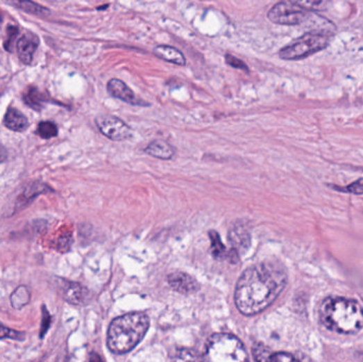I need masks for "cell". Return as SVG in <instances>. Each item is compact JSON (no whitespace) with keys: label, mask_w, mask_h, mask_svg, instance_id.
I'll return each mask as SVG.
<instances>
[{"label":"cell","mask_w":363,"mask_h":362,"mask_svg":"<svg viewBox=\"0 0 363 362\" xmlns=\"http://www.w3.org/2000/svg\"><path fill=\"white\" fill-rule=\"evenodd\" d=\"M286 283V272L278 263L253 265L242 273L236 286V306L244 315H258L278 299Z\"/></svg>","instance_id":"obj_1"},{"label":"cell","mask_w":363,"mask_h":362,"mask_svg":"<svg viewBox=\"0 0 363 362\" xmlns=\"http://www.w3.org/2000/svg\"><path fill=\"white\" fill-rule=\"evenodd\" d=\"M172 362H248L242 342L230 334H216L206 342L203 353L180 349Z\"/></svg>","instance_id":"obj_2"},{"label":"cell","mask_w":363,"mask_h":362,"mask_svg":"<svg viewBox=\"0 0 363 362\" xmlns=\"http://www.w3.org/2000/svg\"><path fill=\"white\" fill-rule=\"evenodd\" d=\"M320 319L334 333L355 335L363 329V308L354 299L328 297L321 306Z\"/></svg>","instance_id":"obj_3"},{"label":"cell","mask_w":363,"mask_h":362,"mask_svg":"<svg viewBox=\"0 0 363 362\" xmlns=\"http://www.w3.org/2000/svg\"><path fill=\"white\" fill-rule=\"evenodd\" d=\"M149 325V318L144 313H128L117 318L108 327V349L116 354L128 353L142 341Z\"/></svg>","instance_id":"obj_4"},{"label":"cell","mask_w":363,"mask_h":362,"mask_svg":"<svg viewBox=\"0 0 363 362\" xmlns=\"http://www.w3.org/2000/svg\"><path fill=\"white\" fill-rule=\"evenodd\" d=\"M332 34L312 31L303 34L296 41L282 48L278 56L285 61H298L322 51L330 45Z\"/></svg>","instance_id":"obj_5"},{"label":"cell","mask_w":363,"mask_h":362,"mask_svg":"<svg viewBox=\"0 0 363 362\" xmlns=\"http://www.w3.org/2000/svg\"><path fill=\"white\" fill-rule=\"evenodd\" d=\"M310 17V12L305 10L298 1H280L276 3L268 12L269 21L276 25H302Z\"/></svg>","instance_id":"obj_6"},{"label":"cell","mask_w":363,"mask_h":362,"mask_svg":"<svg viewBox=\"0 0 363 362\" xmlns=\"http://www.w3.org/2000/svg\"><path fill=\"white\" fill-rule=\"evenodd\" d=\"M100 132L113 142H124L132 138V129L124 120L113 115H101L96 118Z\"/></svg>","instance_id":"obj_7"},{"label":"cell","mask_w":363,"mask_h":362,"mask_svg":"<svg viewBox=\"0 0 363 362\" xmlns=\"http://www.w3.org/2000/svg\"><path fill=\"white\" fill-rule=\"evenodd\" d=\"M106 90H108V94H111L112 97L117 98V99L122 100V101L126 102V104H132V106H148V104L142 101L134 94L133 90L121 80L115 79V78L110 80L108 82V85H106Z\"/></svg>","instance_id":"obj_8"},{"label":"cell","mask_w":363,"mask_h":362,"mask_svg":"<svg viewBox=\"0 0 363 362\" xmlns=\"http://www.w3.org/2000/svg\"><path fill=\"white\" fill-rule=\"evenodd\" d=\"M61 293L65 301L75 305H83L90 299V291L85 287L75 281L65 279H62Z\"/></svg>","instance_id":"obj_9"},{"label":"cell","mask_w":363,"mask_h":362,"mask_svg":"<svg viewBox=\"0 0 363 362\" xmlns=\"http://www.w3.org/2000/svg\"><path fill=\"white\" fill-rule=\"evenodd\" d=\"M39 38L34 33H26L18 40L16 44L18 58L25 64H30L33 60L34 54L39 47Z\"/></svg>","instance_id":"obj_10"},{"label":"cell","mask_w":363,"mask_h":362,"mask_svg":"<svg viewBox=\"0 0 363 362\" xmlns=\"http://www.w3.org/2000/svg\"><path fill=\"white\" fill-rule=\"evenodd\" d=\"M168 283L174 290L180 293H196L199 289V283L194 277L187 273L174 272L168 277Z\"/></svg>","instance_id":"obj_11"},{"label":"cell","mask_w":363,"mask_h":362,"mask_svg":"<svg viewBox=\"0 0 363 362\" xmlns=\"http://www.w3.org/2000/svg\"><path fill=\"white\" fill-rule=\"evenodd\" d=\"M144 152L152 158L158 160L168 161L171 160L176 154V148L172 147L169 142L162 140H155L150 142L146 148Z\"/></svg>","instance_id":"obj_12"},{"label":"cell","mask_w":363,"mask_h":362,"mask_svg":"<svg viewBox=\"0 0 363 362\" xmlns=\"http://www.w3.org/2000/svg\"><path fill=\"white\" fill-rule=\"evenodd\" d=\"M154 54L162 61L176 64L178 66L186 65V58L180 50L168 45H158L154 48Z\"/></svg>","instance_id":"obj_13"},{"label":"cell","mask_w":363,"mask_h":362,"mask_svg":"<svg viewBox=\"0 0 363 362\" xmlns=\"http://www.w3.org/2000/svg\"><path fill=\"white\" fill-rule=\"evenodd\" d=\"M5 126L10 130L15 131V132H23L28 128L27 118L24 115L23 113L16 110V108H9L7 114L5 116Z\"/></svg>","instance_id":"obj_14"},{"label":"cell","mask_w":363,"mask_h":362,"mask_svg":"<svg viewBox=\"0 0 363 362\" xmlns=\"http://www.w3.org/2000/svg\"><path fill=\"white\" fill-rule=\"evenodd\" d=\"M30 299H31V293L28 287L24 285L18 286L11 295L12 307L19 311L29 304Z\"/></svg>","instance_id":"obj_15"},{"label":"cell","mask_w":363,"mask_h":362,"mask_svg":"<svg viewBox=\"0 0 363 362\" xmlns=\"http://www.w3.org/2000/svg\"><path fill=\"white\" fill-rule=\"evenodd\" d=\"M230 241L237 249H246L250 245L248 233L242 227H235L230 232Z\"/></svg>","instance_id":"obj_16"},{"label":"cell","mask_w":363,"mask_h":362,"mask_svg":"<svg viewBox=\"0 0 363 362\" xmlns=\"http://www.w3.org/2000/svg\"><path fill=\"white\" fill-rule=\"evenodd\" d=\"M269 362H312L310 358L303 355H294V354L284 353H272Z\"/></svg>","instance_id":"obj_17"},{"label":"cell","mask_w":363,"mask_h":362,"mask_svg":"<svg viewBox=\"0 0 363 362\" xmlns=\"http://www.w3.org/2000/svg\"><path fill=\"white\" fill-rule=\"evenodd\" d=\"M26 104L35 110H40L42 108V102H43V94L36 90L35 88H31L25 94Z\"/></svg>","instance_id":"obj_18"},{"label":"cell","mask_w":363,"mask_h":362,"mask_svg":"<svg viewBox=\"0 0 363 362\" xmlns=\"http://www.w3.org/2000/svg\"><path fill=\"white\" fill-rule=\"evenodd\" d=\"M37 134L44 140L56 138L58 135V128L53 122H43L39 124Z\"/></svg>","instance_id":"obj_19"},{"label":"cell","mask_w":363,"mask_h":362,"mask_svg":"<svg viewBox=\"0 0 363 362\" xmlns=\"http://www.w3.org/2000/svg\"><path fill=\"white\" fill-rule=\"evenodd\" d=\"M16 340V341H24L26 339V335L22 331H14V329H10V327L3 325L0 322V340Z\"/></svg>","instance_id":"obj_20"},{"label":"cell","mask_w":363,"mask_h":362,"mask_svg":"<svg viewBox=\"0 0 363 362\" xmlns=\"http://www.w3.org/2000/svg\"><path fill=\"white\" fill-rule=\"evenodd\" d=\"M210 240H212V253H214V257H222L226 254V247L222 243L221 238H220L219 234L214 232V231H210Z\"/></svg>","instance_id":"obj_21"},{"label":"cell","mask_w":363,"mask_h":362,"mask_svg":"<svg viewBox=\"0 0 363 362\" xmlns=\"http://www.w3.org/2000/svg\"><path fill=\"white\" fill-rule=\"evenodd\" d=\"M11 5L15 7L21 8L24 11L29 12V13L35 14V15H43L44 13H48L45 8L40 7L36 3H29V1H15L11 3Z\"/></svg>","instance_id":"obj_22"},{"label":"cell","mask_w":363,"mask_h":362,"mask_svg":"<svg viewBox=\"0 0 363 362\" xmlns=\"http://www.w3.org/2000/svg\"><path fill=\"white\" fill-rule=\"evenodd\" d=\"M338 192H348L352 195H363V178L358 179L346 187L334 186Z\"/></svg>","instance_id":"obj_23"},{"label":"cell","mask_w":363,"mask_h":362,"mask_svg":"<svg viewBox=\"0 0 363 362\" xmlns=\"http://www.w3.org/2000/svg\"><path fill=\"white\" fill-rule=\"evenodd\" d=\"M272 352L262 345H256L253 349V356L255 362H269Z\"/></svg>","instance_id":"obj_24"},{"label":"cell","mask_w":363,"mask_h":362,"mask_svg":"<svg viewBox=\"0 0 363 362\" xmlns=\"http://www.w3.org/2000/svg\"><path fill=\"white\" fill-rule=\"evenodd\" d=\"M226 61L228 65L232 66L233 68L236 69L244 70V72H248V67L244 61L238 59L236 56H232V54H226Z\"/></svg>","instance_id":"obj_25"},{"label":"cell","mask_w":363,"mask_h":362,"mask_svg":"<svg viewBox=\"0 0 363 362\" xmlns=\"http://www.w3.org/2000/svg\"><path fill=\"white\" fill-rule=\"evenodd\" d=\"M305 10L307 11H321V10H324L328 3L325 1H298Z\"/></svg>","instance_id":"obj_26"},{"label":"cell","mask_w":363,"mask_h":362,"mask_svg":"<svg viewBox=\"0 0 363 362\" xmlns=\"http://www.w3.org/2000/svg\"><path fill=\"white\" fill-rule=\"evenodd\" d=\"M50 323H51V315H49V313H48L46 307L43 306V323H42L41 334H40V337H44L46 331H47L48 329H49Z\"/></svg>","instance_id":"obj_27"},{"label":"cell","mask_w":363,"mask_h":362,"mask_svg":"<svg viewBox=\"0 0 363 362\" xmlns=\"http://www.w3.org/2000/svg\"><path fill=\"white\" fill-rule=\"evenodd\" d=\"M7 149H6L5 147L1 146V145H0V163L5 162V161L7 160Z\"/></svg>","instance_id":"obj_28"},{"label":"cell","mask_w":363,"mask_h":362,"mask_svg":"<svg viewBox=\"0 0 363 362\" xmlns=\"http://www.w3.org/2000/svg\"><path fill=\"white\" fill-rule=\"evenodd\" d=\"M90 362H103L102 361L101 358L98 354L92 353L90 354Z\"/></svg>","instance_id":"obj_29"},{"label":"cell","mask_w":363,"mask_h":362,"mask_svg":"<svg viewBox=\"0 0 363 362\" xmlns=\"http://www.w3.org/2000/svg\"><path fill=\"white\" fill-rule=\"evenodd\" d=\"M0 21H1V15H0Z\"/></svg>","instance_id":"obj_30"},{"label":"cell","mask_w":363,"mask_h":362,"mask_svg":"<svg viewBox=\"0 0 363 362\" xmlns=\"http://www.w3.org/2000/svg\"><path fill=\"white\" fill-rule=\"evenodd\" d=\"M65 362H67V361H65Z\"/></svg>","instance_id":"obj_31"}]
</instances>
